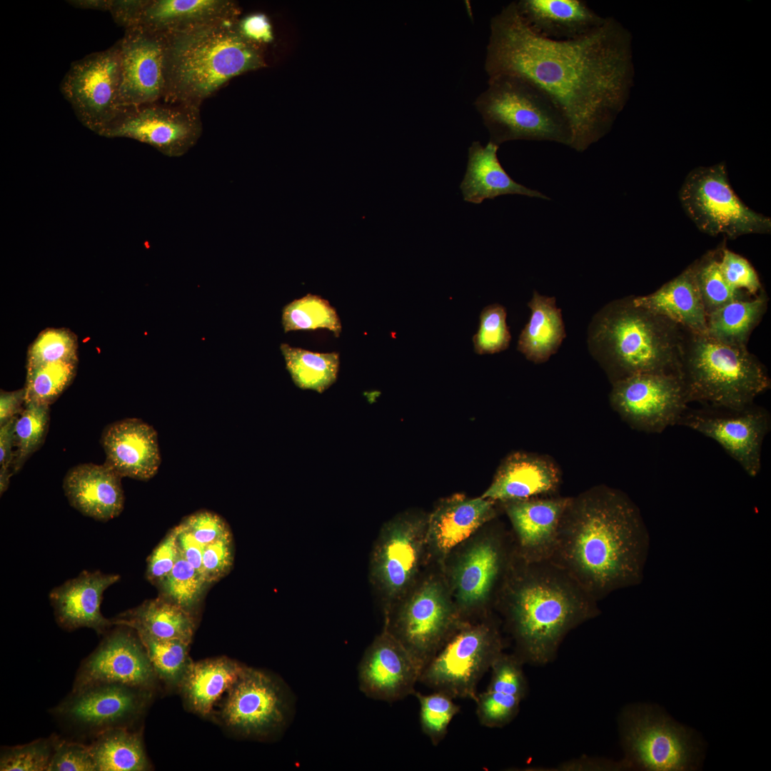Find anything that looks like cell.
<instances>
[{
	"label": "cell",
	"mask_w": 771,
	"mask_h": 771,
	"mask_svg": "<svg viewBox=\"0 0 771 771\" xmlns=\"http://www.w3.org/2000/svg\"><path fill=\"white\" fill-rule=\"evenodd\" d=\"M632 301L685 331H706L707 313L697 285L694 263L653 293L632 296Z\"/></svg>",
	"instance_id": "obj_32"
},
{
	"label": "cell",
	"mask_w": 771,
	"mask_h": 771,
	"mask_svg": "<svg viewBox=\"0 0 771 771\" xmlns=\"http://www.w3.org/2000/svg\"><path fill=\"white\" fill-rule=\"evenodd\" d=\"M630 39L612 18L575 39H547L526 26L513 1L490 20L485 69L489 78L516 76L545 92L570 125V148L583 152L609 131L626 101Z\"/></svg>",
	"instance_id": "obj_1"
},
{
	"label": "cell",
	"mask_w": 771,
	"mask_h": 771,
	"mask_svg": "<svg viewBox=\"0 0 771 771\" xmlns=\"http://www.w3.org/2000/svg\"><path fill=\"white\" fill-rule=\"evenodd\" d=\"M66 2L80 9L109 11L112 0H71Z\"/></svg>",
	"instance_id": "obj_60"
},
{
	"label": "cell",
	"mask_w": 771,
	"mask_h": 771,
	"mask_svg": "<svg viewBox=\"0 0 771 771\" xmlns=\"http://www.w3.org/2000/svg\"><path fill=\"white\" fill-rule=\"evenodd\" d=\"M649 548L637 505L623 492L600 485L570 498L550 560L598 601L641 583Z\"/></svg>",
	"instance_id": "obj_2"
},
{
	"label": "cell",
	"mask_w": 771,
	"mask_h": 771,
	"mask_svg": "<svg viewBox=\"0 0 771 771\" xmlns=\"http://www.w3.org/2000/svg\"><path fill=\"white\" fill-rule=\"evenodd\" d=\"M465 623L443 587L430 580L390 607L383 629L403 645L422 672Z\"/></svg>",
	"instance_id": "obj_9"
},
{
	"label": "cell",
	"mask_w": 771,
	"mask_h": 771,
	"mask_svg": "<svg viewBox=\"0 0 771 771\" xmlns=\"http://www.w3.org/2000/svg\"><path fill=\"white\" fill-rule=\"evenodd\" d=\"M11 473L9 469L0 468V493H4L9 487Z\"/></svg>",
	"instance_id": "obj_61"
},
{
	"label": "cell",
	"mask_w": 771,
	"mask_h": 771,
	"mask_svg": "<svg viewBox=\"0 0 771 771\" xmlns=\"http://www.w3.org/2000/svg\"><path fill=\"white\" fill-rule=\"evenodd\" d=\"M679 199L698 229L710 236L735 239L771 231L770 218L750 208L736 195L722 164L690 172L679 191Z\"/></svg>",
	"instance_id": "obj_10"
},
{
	"label": "cell",
	"mask_w": 771,
	"mask_h": 771,
	"mask_svg": "<svg viewBox=\"0 0 771 771\" xmlns=\"http://www.w3.org/2000/svg\"><path fill=\"white\" fill-rule=\"evenodd\" d=\"M292 711V697L283 682L264 671L244 666L228 690L222 718L243 736L265 737L282 730Z\"/></svg>",
	"instance_id": "obj_15"
},
{
	"label": "cell",
	"mask_w": 771,
	"mask_h": 771,
	"mask_svg": "<svg viewBox=\"0 0 771 771\" xmlns=\"http://www.w3.org/2000/svg\"><path fill=\"white\" fill-rule=\"evenodd\" d=\"M157 676L139 638L118 629L104 638L84 660L72 690L104 682L120 683L151 690Z\"/></svg>",
	"instance_id": "obj_21"
},
{
	"label": "cell",
	"mask_w": 771,
	"mask_h": 771,
	"mask_svg": "<svg viewBox=\"0 0 771 771\" xmlns=\"http://www.w3.org/2000/svg\"><path fill=\"white\" fill-rule=\"evenodd\" d=\"M560 482L559 469L550 458L517 452L504 460L481 497L503 503L550 496Z\"/></svg>",
	"instance_id": "obj_27"
},
{
	"label": "cell",
	"mask_w": 771,
	"mask_h": 771,
	"mask_svg": "<svg viewBox=\"0 0 771 771\" xmlns=\"http://www.w3.org/2000/svg\"><path fill=\"white\" fill-rule=\"evenodd\" d=\"M428 520L401 513L386 522L370 557L369 578L380 595L384 613L409 590L426 543Z\"/></svg>",
	"instance_id": "obj_12"
},
{
	"label": "cell",
	"mask_w": 771,
	"mask_h": 771,
	"mask_svg": "<svg viewBox=\"0 0 771 771\" xmlns=\"http://www.w3.org/2000/svg\"><path fill=\"white\" fill-rule=\"evenodd\" d=\"M76 336L66 328H48L29 347L26 369L49 363L77 361Z\"/></svg>",
	"instance_id": "obj_46"
},
{
	"label": "cell",
	"mask_w": 771,
	"mask_h": 771,
	"mask_svg": "<svg viewBox=\"0 0 771 771\" xmlns=\"http://www.w3.org/2000/svg\"><path fill=\"white\" fill-rule=\"evenodd\" d=\"M497 146L514 140L548 141L571 147L573 132L560 109L541 89L523 79L498 75L474 103Z\"/></svg>",
	"instance_id": "obj_7"
},
{
	"label": "cell",
	"mask_w": 771,
	"mask_h": 771,
	"mask_svg": "<svg viewBox=\"0 0 771 771\" xmlns=\"http://www.w3.org/2000/svg\"><path fill=\"white\" fill-rule=\"evenodd\" d=\"M177 527L173 528L152 552L148 563L147 577L161 583L170 573L180 554Z\"/></svg>",
	"instance_id": "obj_53"
},
{
	"label": "cell",
	"mask_w": 771,
	"mask_h": 771,
	"mask_svg": "<svg viewBox=\"0 0 771 771\" xmlns=\"http://www.w3.org/2000/svg\"><path fill=\"white\" fill-rule=\"evenodd\" d=\"M528 306L530 317L520 333L517 348L528 360L544 363L557 352L566 336L561 310L555 297L535 291Z\"/></svg>",
	"instance_id": "obj_34"
},
{
	"label": "cell",
	"mask_w": 771,
	"mask_h": 771,
	"mask_svg": "<svg viewBox=\"0 0 771 771\" xmlns=\"http://www.w3.org/2000/svg\"><path fill=\"white\" fill-rule=\"evenodd\" d=\"M244 666L227 657H218L189 665L180 684L189 707L205 715L215 702L238 678Z\"/></svg>",
	"instance_id": "obj_35"
},
{
	"label": "cell",
	"mask_w": 771,
	"mask_h": 771,
	"mask_svg": "<svg viewBox=\"0 0 771 771\" xmlns=\"http://www.w3.org/2000/svg\"><path fill=\"white\" fill-rule=\"evenodd\" d=\"M143 0H112L109 12L114 22L125 30L137 26Z\"/></svg>",
	"instance_id": "obj_56"
},
{
	"label": "cell",
	"mask_w": 771,
	"mask_h": 771,
	"mask_svg": "<svg viewBox=\"0 0 771 771\" xmlns=\"http://www.w3.org/2000/svg\"><path fill=\"white\" fill-rule=\"evenodd\" d=\"M515 4L523 21L534 34L554 41L580 38L606 19L582 0H520Z\"/></svg>",
	"instance_id": "obj_29"
},
{
	"label": "cell",
	"mask_w": 771,
	"mask_h": 771,
	"mask_svg": "<svg viewBox=\"0 0 771 771\" xmlns=\"http://www.w3.org/2000/svg\"><path fill=\"white\" fill-rule=\"evenodd\" d=\"M570 497L545 496L503 502L515 535L516 555L526 561L550 560Z\"/></svg>",
	"instance_id": "obj_23"
},
{
	"label": "cell",
	"mask_w": 771,
	"mask_h": 771,
	"mask_svg": "<svg viewBox=\"0 0 771 771\" xmlns=\"http://www.w3.org/2000/svg\"><path fill=\"white\" fill-rule=\"evenodd\" d=\"M203 132L200 107L163 100L123 107L101 133L147 143L169 157L185 155Z\"/></svg>",
	"instance_id": "obj_13"
},
{
	"label": "cell",
	"mask_w": 771,
	"mask_h": 771,
	"mask_svg": "<svg viewBox=\"0 0 771 771\" xmlns=\"http://www.w3.org/2000/svg\"><path fill=\"white\" fill-rule=\"evenodd\" d=\"M421 670L403 645L383 630L365 650L359 662L360 690L369 698L386 702L415 693Z\"/></svg>",
	"instance_id": "obj_22"
},
{
	"label": "cell",
	"mask_w": 771,
	"mask_h": 771,
	"mask_svg": "<svg viewBox=\"0 0 771 771\" xmlns=\"http://www.w3.org/2000/svg\"><path fill=\"white\" fill-rule=\"evenodd\" d=\"M157 677L171 686H179L191 663L189 642L178 640H161L137 633Z\"/></svg>",
	"instance_id": "obj_41"
},
{
	"label": "cell",
	"mask_w": 771,
	"mask_h": 771,
	"mask_svg": "<svg viewBox=\"0 0 771 771\" xmlns=\"http://www.w3.org/2000/svg\"><path fill=\"white\" fill-rule=\"evenodd\" d=\"M503 650L494 623L465 622L424 667L419 682L454 699L475 701L478 682Z\"/></svg>",
	"instance_id": "obj_11"
},
{
	"label": "cell",
	"mask_w": 771,
	"mask_h": 771,
	"mask_svg": "<svg viewBox=\"0 0 771 771\" xmlns=\"http://www.w3.org/2000/svg\"><path fill=\"white\" fill-rule=\"evenodd\" d=\"M280 349L293 383L303 390L323 393L336 381L339 369L338 353H315L286 343Z\"/></svg>",
	"instance_id": "obj_39"
},
{
	"label": "cell",
	"mask_w": 771,
	"mask_h": 771,
	"mask_svg": "<svg viewBox=\"0 0 771 771\" xmlns=\"http://www.w3.org/2000/svg\"><path fill=\"white\" fill-rule=\"evenodd\" d=\"M205 583L203 574L180 551L171 571L160 584L172 602L186 609L196 601Z\"/></svg>",
	"instance_id": "obj_49"
},
{
	"label": "cell",
	"mask_w": 771,
	"mask_h": 771,
	"mask_svg": "<svg viewBox=\"0 0 771 771\" xmlns=\"http://www.w3.org/2000/svg\"><path fill=\"white\" fill-rule=\"evenodd\" d=\"M720 268L725 279L734 289L752 297L764 291L757 271L742 256L721 248Z\"/></svg>",
	"instance_id": "obj_50"
},
{
	"label": "cell",
	"mask_w": 771,
	"mask_h": 771,
	"mask_svg": "<svg viewBox=\"0 0 771 771\" xmlns=\"http://www.w3.org/2000/svg\"><path fill=\"white\" fill-rule=\"evenodd\" d=\"M47 771H96L89 745L56 736Z\"/></svg>",
	"instance_id": "obj_51"
},
{
	"label": "cell",
	"mask_w": 771,
	"mask_h": 771,
	"mask_svg": "<svg viewBox=\"0 0 771 771\" xmlns=\"http://www.w3.org/2000/svg\"><path fill=\"white\" fill-rule=\"evenodd\" d=\"M56 737L53 735L25 745L1 747L0 770H47L54 752Z\"/></svg>",
	"instance_id": "obj_47"
},
{
	"label": "cell",
	"mask_w": 771,
	"mask_h": 771,
	"mask_svg": "<svg viewBox=\"0 0 771 771\" xmlns=\"http://www.w3.org/2000/svg\"><path fill=\"white\" fill-rule=\"evenodd\" d=\"M498 602L523 663L554 660L570 631L597 617L592 597L551 560L526 561L515 554Z\"/></svg>",
	"instance_id": "obj_3"
},
{
	"label": "cell",
	"mask_w": 771,
	"mask_h": 771,
	"mask_svg": "<svg viewBox=\"0 0 771 771\" xmlns=\"http://www.w3.org/2000/svg\"><path fill=\"white\" fill-rule=\"evenodd\" d=\"M498 532H490L469 547L460 558L453 575L456 608L464 615L481 610L502 590L515 548H508Z\"/></svg>",
	"instance_id": "obj_20"
},
{
	"label": "cell",
	"mask_w": 771,
	"mask_h": 771,
	"mask_svg": "<svg viewBox=\"0 0 771 771\" xmlns=\"http://www.w3.org/2000/svg\"><path fill=\"white\" fill-rule=\"evenodd\" d=\"M101 443L105 464L121 478L147 480L158 472L161 455L157 433L141 420L126 418L109 424L102 433Z\"/></svg>",
	"instance_id": "obj_24"
},
{
	"label": "cell",
	"mask_w": 771,
	"mask_h": 771,
	"mask_svg": "<svg viewBox=\"0 0 771 771\" xmlns=\"http://www.w3.org/2000/svg\"><path fill=\"white\" fill-rule=\"evenodd\" d=\"M150 691L120 683L94 684L71 690L52 712L71 730L94 737L110 729L126 727L143 711Z\"/></svg>",
	"instance_id": "obj_18"
},
{
	"label": "cell",
	"mask_w": 771,
	"mask_h": 771,
	"mask_svg": "<svg viewBox=\"0 0 771 771\" xmlns=\"http://www.w3.org/2000/svg\"><path fill=\"white\" fill-rule=\"evenodd\" d=\"M610 399L630 425L655 433L677 425L689 403L676 372L640 373L618 380L613 382Z\"/></svg>",
	"instance_id": "obj_16"
},
{
	"label": "cell",
	"mask_w": 771,
	"mask_h": 771,
	"mask_svg": "<svg viewBox=\"0 0 771 771\" xmlns=\"http://www.w3.org/2000/svg\"><path fill=\"white\" fill-rule=\"evenodd\" d=\"M495 501L456 495L442 501L428 519L426 543L445 555L495 515Z\"/></svg>",
	"instance_id": "obj_31"
},
{
	"label": "cell",
	"mask_w": 771,
	"mask_h": 771,
	"mask_svg": "<svg viewBox=\"0 0 771 771\" xmlns=\"http://www.w3.org/2000/svg\"><path fill=\"white\" fill-rule=\"evenodd\" d=\"M499 146L489 141L483 146L473 141L468 148L466 172L460 185L464 201L475 204L506 194H519L550 199L541 192L514 181L502 166Z\"/></svg>",
	"instance_id": "obj_33"
},
{
	"label": "cell",
	"mask_w": 771,
	"mask_h": 771,
	"mask_svg": "<svg viewBox=\"0 0 771 771\" xmlns=\"http://www.w3.org/2000/svg\"><path fill=\"white\" fill-rule=\"evenodd\" d=\"M17 416H14L0 427V465L3 469L11 466L14 446V430Z\"/></svg>",
	"instance_id": "obj_59"
},
{
	"label": "cell",
	"mask_w": 771,
	"mask_h": 771,
	"mask_svg": "<svg viewBox=\"0 0 771 771\" xmlns=\"http://www.w3.org/2000/svg\"><path fill=\"white\" fill-rule=\"evenodd\" d=\"M684 331L635 306L629 296L597 313L590 326L588 344L615 382L640 373H678Z\"/></svg>",
	"instance_id": "obj_5"
},
{
	"label": "cell",
	"mask_w": 771,
	"mask_h": 771,
	"mask_svg": "<svg viewBox=\"0 0 771 771\" xmlns=\"http://www.w3.org/2000/svg\"><path fill=\"white\" fill-rule=\"evenodd\" d=\"M238 20L166 35L163 101L200 107L233 78L266 66L263 46L241 34Z\"/></svg>",
	"instance_id": "obj_4"
},
{
	"label": "cell",
	"mask_w": 771,
	"mask_h": 771,
	"mask_svg": "<svg viewBox=\"0 0 771 771\" xmlns=\"http://www.w3.org/2000/svg\"><path fill=\"white\" fill-rule=\"evenodd\" d=\"M76 364L59 362L26 369L24 405H49L55 401L74 378Z\"/></svg>",
	"instance_id": "obj_42"
},
{
	"label": "cell",
	"mask_w": 771,
	"mask_h": 771,
	"mask_svg": "<svg viewBox=\"0 0 771 771\" xmlns=\"http://www.w3.org/2000/svg\"><path fill=\"white\" fill-rule=\"evenodd\" d=\"M626 768L655 771L695 770L701 745L692 730L679 725L659 707H626L620 717Z\"/></svg>",
	"instance_id": "obj_8"
},
{
	"label": "cell",
	"mask_w": 771,
	"mask_h": 771,
	"mask_svg": "<svg viewBox=\"0 0 771 771\" xmlns=\"http://www.w3.org/2000/svg\"><path fill=\"white\" fill-rule=\"evenodd\" d=\"M284 331L327 328L338 337L341 323L336 309L319 296L308 294L285 306L282 310Z\"/></svg>",
	"instance_id": "obj_40"
},
{
	"label": "cell",
	"mask_w": 771,
	"mask_h": 771,
	"mask_svg": "<svg viewBox=\"0 0 771 771\" xmlns=\"http://www.w3.org/2000/svg\"><path fill=\"white\" fill-rule=\"evenodd\" d=\"M767 306L768 297L764 291L755 296L726 303L707 315L705 333L730 346L747 347Z\"/></svg>",
	"instance_id": "obj_37"
},
{
	"label": "cell",
	"mask_w": 771,
	"mask_h": 771,
	"mask_svg": "<svg viewBox=\"0 0 771 771\" xmlns=\"http://www.w3.org/2000/svg\"><path fill=\"white\" fill-rule=\"evenodd\" d=\"M120 50L111 47L73 62L60 91L79 119L100 133L116 119L119 104Z\"/></svg>",
	"instance_id": "obj_14"
},
{
	"label": "cell",
	"mask_w": 771,
	"mask_h": 771,
	"mask_svg": "<svg viewBox=\"0 0 771 771\" xmlns=\"http://www.w3.org/2000/svg\"><path fill=\"white\" fill-rule=\"evenodd\" d=\"M177 531L178 545L182 555L203 574L202 558L205 545L197 541L183 523L177 526Z\"/></svg>",
	"instance_id": "obj_57"
},
{
	"label": "cell",
	"mask_w": 771,
	"mask_h": 771,
	"mask_svg": "<svg viewBox=\"0 0 771 771\" xmlns=\"http://www.w3.org/2000/svg\"><path fill=\"white\" fill-rule=\"evenodd\" d=\"M688 403L741 408L767 391V370L747 347L732 346L708 335L684 331L678 366Z\"/></svg>",
	"instance_id": "obj_6"
},
{
	"label": "cell",
	"mask_w": 771,
	"mask_h": 771,
	"mask_svg": "<svg viewBox=\"0 0 771 771\" xmlns=\"http://www.w3.org/2000/svg\"><path fill=\"white\" fill-rule=\"evenodd\" d=\"M89 745L96 771H143L150 767L141 735L126 727L104 731Z\"/></svg>",
	"instance_id": "obj_38"
},
{
	"label": "cell",
	"mask_w": 771,
	"mask_h": 771,
	"mask_svg": "<svg viewBox=\"0 0 771 771\" xmlns=\"http://www.w3.org/2000/svg\"><path fill=\"white\" fill-rule=\"evenodd\" d=\"M720 249L710 251L694 262L697 285L707 315L732 301L752 297L732 288L720 268Z\"/></svg>",
	"instance_id": "obj_43"
},
{
	"label": "cell",
	"mask_w": 771,
	"mask_h": 771,
	"mask_svg": "<svg viewBox=\"0 0 771 771\" xmlns=\"http://www.w3.org/2000/svg\"><path fill=\"white\" fill-rule=\"evenodd\" d=\"M420 707V724L423 732L434 746L445 737L448 726L459 712L460 706L449 695L433 691L428 695L415 692Z\"/></svg>",
	"instance_id": "obj_45"
},
{
	"label": "cell",
	"mask_w": 771,
	"mask_h": 771,
	"mask_svg": "<svg viewBox=\"0 0 771 771\" xmlns=\"http://www.w3.org/2000/svg\"><path fill=\"white\" fill-rule=\"evenodd\" d=\"M121 477L106 464L83 463L66 474L63 488L75 509L99 520L117 517L124 508Z\"/></svg>",
	"instance_id": "obj_28"
},
{
	"label": "cell",
	"mask_w": 771,
	"mask_h": 771,
	"mask_svg": "<svg viewBox=\"0 0 771 771\" xmlns=\"http://www.w3.org/2000/svg\"><path fill=\"white\" fill-rule=\"evenodd\" d=\"M506 315L505 307L498 303L483 309L478 332L473 338L477 354H493L508 348L511 336L506 323Z\"/></svg>",
	"instance_id": "obj_48"
},
{
	"label": "cell",
	"mask_w": 771,
	"mask_h": 771,
	"mask_svg": "<svg viewBox=\"0 0 771 771\" xmlns=\"http://www.w3.org/2000/svg\"><path fill=\"white\" fill-rule=\"evenodd\" d=\"M24 388L11 392L1 390L0 395V426L10 419L21 413V405L24 403Z\"/></svg>",
	"instance_id": "obj_58"
},
{
	"label": "cell",
	"mask_w": 771,
	"mask_h": 771,
	"mask_svg": "<svg viewBox=\"0 0 771 771\" xmlns=\"http://www.w3.org/2000/svg\"><path fill=\"white\" fill-rule=\"evenodd\" d=\"M770 424L769 412L755 403L741 408L687 407L677 423L716 441L751 477L761 469L762 443Z\"/></svg>",
	"instance_id": "obj_17"
},
{
	"label": "cell",
	"mask_w": 771,
	"mask_h": 771,
	"mask_svg": "<svg viewBox=\"0 0 771 771\" xmlns=\"http://www.w3.org/2000/svg\"><path fill=\"white\" fill-rule=\"evenodd\" d=\"M16 418L14 430L13 473L18 472L26 460L42 445L49 427V405L29 403Z\"/></svg>",
	"instance_id": "obj_44"
},
{
	"label": "cell",
	"mask_w": 771,
	"mask_h": 771,
	"mask_svg": "<svg viewBox=\"0 0 771 771\" xmlns=\"http://www.w3.org/2000/svg\"><path fill=\"white\" fill-rule=\"evenodd\" d=\"M233 563L232 539L231 533L205 545L203 558V575L206 583L222 578Z\"/></svg>",
	"instance_id": "obj_52"
},
{
	"label": "cell",
	"mask_w": 771,
	"mask_h": 771,
	"mask_svg": "<svg viewBox=\"0 0 771 771\" xmlns=\"http://www.w3.org/2000/svg\"><path fill=\"white\" fill-rule=\"evenodd\" d=\"M182 523L194 538L203 545L230 533L224 520L218 515L208 511L194 513Z\"/></svg>",
	"instance_id": "obj_54"
},
{
	"label": "cell",
	"mask_w": 771,
	"mask_h": 771,
	"mask_svg": "<svg viewBox=\"0 0 771 771\" xmlns=\"http://www.w3.org/2000/svg\"><path fill=\"white\" fill-rule=\"evenodd\" d=\"M240 14L231 0H143L136 27L175 35L238 20Z\"/></svg>",
	"instance_id": "obj_25"
},
{
	"label": "cell",
	"mask_w": 771,
	"mask_h": 771,
	"mask_svg": "<svg viewBox=\"0 0 771 771\" xmlns=\"http://www.w3.org/2000/svg\"><path fill=\"white\" fill-rule=\"evenodd\" d=\"M523 664L516 655L504 652L493 664L489 684L475 700L481 725L500 728L517 716L528 690Z\"/></svg>",
	"instance_id": "obj_30"
},
{
	"label": "cell",
	"mask_w": 771,
	"mask_h": 771,
	"mask_svg": "<svg viewBox=\"0 0 771 771\" xmlns=\"http://www.w3.org/2000/svg\"><path fill=\"white\" fill-rule=\"evenodd\" d=\"M238 27L246 39L259 46H263L273 40L271 24L263 14H253L239 19Z\"/></svg>",
	"instance_id": "obj_55"
},
{
	"label": "cell",
	"mask_w": 771,
	"mask_h": 771,
	"mask_svg": "<svg viewBox=\"0 0 771 771\" xmlns=\"http://www.w3.org/2000/svg\"><path fill=\"white\" fill-rule=\"evenodd\" d=\"M118 43L120 106H134L163 100L167 36L135 27L125 30Z\"/></svg>",
	"instance_id": "obj_19"
},
{
	"label": "cell",
	"mask_w": 771,
	"mask_h": 771,
	"mask_svg": "<svg viewBox=\"0 0 771 771\" xmlns=\"http://www.w3.org/2000/svg\"><path fill=\"white\" fill-rule=\"evenodd\" d=\"M113 625L126 626L153 638L191 642L194 622L186 608L162 599L144 603L138 608L111 619Z\"/></svg>",
	"instance_id": "obj_36"
},
{
	"label": "cell",
	"mask_w": 771,
	"mask_h": 771,
	"mask_svg": "<svg viewBox=\"0 0 771 771\" xmlns=\"http://www.w3.org/2000/svg\"><path fill=\"white\" fill-rule=\"evenodd\" d=\"M119 580L118 575L84 571L54 588L49 597L59 625L69 630L89 628L104 633L113 623L101 614L103 593Z\"/></svg>",
	"instance_id": "obj_26"
}]
</instances>
